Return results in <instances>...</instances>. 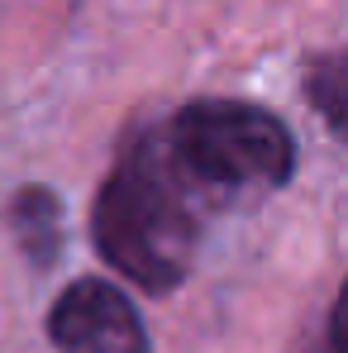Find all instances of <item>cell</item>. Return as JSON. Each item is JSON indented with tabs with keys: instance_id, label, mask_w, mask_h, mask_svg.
I'll use <instances>...</instances> for the list:
<instances>
[{
	"instance_id": "cell-5",
	"label": "cell",
	"mask_w": 348,
	"mask_h": 353,
	"mask_svg": "<svg viewBox=\"0 0 348 353\" xmlns=\"http://www.w3.org/2000/svg\"><path fill=\"white\" fill-rule=\"evenodd\" d=\"M344 53H325V58L310 62V72H305V96L310 101H320V110H325V124L339 134L344 129Z\"/></svg>"
},
{
	"instance_id": "cell-6",
	"label": "cell",
	"mask_w": 348,
	"mask_h": 353,
	"mask_svg": "<svg viewBox=\"0 0 348 353\" xmlns=\"http://www.w3.org/2000/svg\"><path fill=\"white\" fill-rule=\"evenodd\" d=\"M305 353H344V330H339V301L325 310V325H320V339L305 344Z\"/></svg>"
},
{
	"instance_id": "cell-1",
	"label": "cell",
	"mask_w": 348,
	"mask_h": 353,
	"mask_svg": "<svg viewBox=\"0 0 348 353\" xmlns=\"http://www.w3.org/2000/svg\"><path fill=\"white\" fill-rule=\"evenodd\" d=\"M96 253L143 292H172L196 258V205L191 181L167 153L158 129L134 134L96 191L91 210Z\"/></svg>"
},
{
	"instance_id": "cell-2",
	"label": "cell",
	"mask_w": 348,
	"mask_h": 353,
	"mask_svg": "<svg viewBox=\"0 0 348 353\" xmlns=\"http://www.w3.org/2000/svg\"><path fill=\"white\" fill-rule=\"evenodd\" d=\"M163 139L181 176L205 191L287 186L296 172L291 129L253 101H234V96L191 101L172 115Z\"/></svg>"
},
{
	"instance_id": "cell-3",
	"label": "cell",
	"mask_w": 348,
	"mask_h": 353,
	"mask_svg": "<svg viewBox=\"0 0 348 353\" xmlns=\"http://www.w3.org/2000/svg\"><path fill=\"white\" fill-rule=\"evenodd\" d=\"M48 339L58 353H148L134 301L105 277H81L53 301Z\"/></svg>"
},
{
	"instance_id": "cell-4",
	"label": "cell",
	"mask_w": 348,
	"mask_h": 353,
	"mask_svg": "<svg viewBox=\"0 0 348 353\" xmlns=\"http://www.w3.org/2000/svg\"><path fill=\"white\" fill-rule=\"evenodd\" d=\"M10 230L34 268H53L62 253V201L48 186H19L10 201Z\"/></svg>"
}]
</instances>
